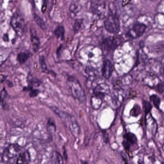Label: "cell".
<instances>
[{
  "label": "cell",
  "mask_w": 164,
  "mask_h": 164,
  "mask_svg": "<svg viewBox=\"0 0 164 164\" xmlns=\"http://www.w3.org/2000/svg\"><path fill=\"white\" fill-rule=\"evenodd\" d=\"M67 83L70 91L74 97L81 103H85L87 99L86 93L79 81L75 78L69 76Z\"/></svg>",
  "instance_id": "6da1fadb"
},
{
  "label": "cell",
  "mask_w": 164,
  "mask_h": 164,
  "mask_svg": "<svg viewBox=\"0 0 164 164\" xmlns=\"http://www.w3.org/2000/svg\"><path fill=\"white\" fill-rule=\"evenodd\" d=\"M20 147L16 144H11L3 151L2 160L4 163H14L17 160L20 152Z\"/></svg>",
  "instance_id": "7a4b0ae2"
},
{
  "label": "cell",
  "mask_w": 164,
  "mask_h": 164,
  "mask_svg": "<svg viewBox=\"0 0 164 164\" xmlns=\"http://www.w3.org/2000/svg\"><path fill=\"white\" fill-rule=\"evenodd\" d=\"M104 28L110 33H118L120 30V22L117 14L111 13L107 16L104 23Z\"/></svg>",
  "instance_id": "3957f363"
},
{
  "label": "cell",
  "mask_w": 164,
  "mask_h": 164,
  "mask_svg": "<svg viewBox=\"0 0 164 164\" xmlns=\"http://www.w3.org/2000/svg\"><path fill=\"white\" fill-rule=\"evenodd\" d=\"M13 29L18 35L24 34L26 28V24L24 18L18 13H15L12 16L10 22Z\"/></svg>",
  "instance_id": "277c9868"
},
{
  "label": "cell",
  "mask_w": 164,
  "mask_h": 164,
  "mask_svg": "<svg viewBox=\"0 0 164 164\" xmlns=\"http://www.w3.org/2000/svg\"><path fill=\"white\" fill-rule=\"evenodd\" d=\"M122 43V39L119 37L110 36L102 42L103 49L106 51H114Z\"/></svg>",
  "instance_id": "5b68a950"
},
{
  "label": "cell",
  "mask_w": 164,
  "mask_h": 164,
  "mask_svg": "<svg viewBox=\"0 0 164 164\" xmlns=\"http://www.w3.org/2000/svg\"><path fill=\"white\" fill-rule=\"evenodd\" d=\"M146 25L141 23L137 22L133 24L132 27L129 29L126 36L131 39H135L143 35L146 30Z\"/></svg>",
  "instance_id": "8992f818"
},
{
  "label": "cell",
  "mask_w": 164,
  "mask_h": 164,
  "mask_svg": "<svg viewBox=\"0 0 164 164\" xmlns=\"http://www.w3.org/2000/svg\"><path fill=\"white\" fill-rule=\"evenodd\" d=\"M137 142V138L135 134L131 132H128L123 136V141L122 142L123 146L125 150L129 153L131 146L136 144Z\"/></svg>",
  "instance_id": "52a82bcc"
},
{
  "label": "cell",
  "mask_w": 164,
  "mask_h": 164,
  "mask_svg": "<svg viewBox=\"0 0 164 164\" xmlns=\"http://www.w3.org/2000/svg\"><path fill=\"white\" fill-rule=\"evenodd\" d=\"M114 70L113 64L109 59H105L103 62L102 67V75L106 79H109L111 76Z\"/></svg>",
  "instance_id": "ba28073f"
},
{
  "label": "cell",
  "mask_w": 164,
  "mask_h": 164,
  "mask_svg": "<svg viewBox=\"0 0 164 164\" xmlns=\"http://www.w3.org/2000/svg\"><path fill=\"white\" fill-rule=\"evenodd\" d=\"M30 161V154L27 151L20 153L16 161V164H28Z\"/></svg>",
  "instance_id": "9c48e42d"
},
{
  "label": "cell",
  "mask_w": 164,
  "mask_h": 164,
  "mask_svg": "<svg viewBox=\"0 0 164 164\" xmlns=\"http://www.w3.org/2000/svg\"><path fill=\"white\" fill-rule=\"evenodd\" d=\"M103 98L96 95H93L91 98V104L92 108L95 110H97L101 107L102 104Z\"/></svg>",
  "instance_id": "30bf717a"
},
{
  "label": "cell",
  "mask_w": 164,
  "mask_h": 164,
  "mask_svg": "<svg viewBox=\"0 0 164 164\" xmlns=\"http://www.w3.org/2000/svg\"><path fill=\"white\" fill-rule=\"evenodd\" d=\"M30 41L34 51L36 52L39 50L41 44L40 39L35 33H32L30 37Z\"/></svg>",
  "instance_id": "8fae6325"
},
{
  "label": "cell",
  "mask_w": 164,
  "mask_h": 164,
  "mask_svg": "<svg viewBox=\"0 0 164 164\" xmlns=\"http://www.w3.org/2000/svg\"><path fill=\"white\" fill-rule=\"evenodd\" d=\"M50 163H54V164L64 163L63 158L62 157L61 154L57 152L54 153L51 157Z\"/></svg>",
  "instance_id": "7c38bea8"
},
{
  "label": "cell",
  "mask_w": 164,
  "mask_h": 164,
  "mask_svg": "<svg viewBox=\"0 0 164 164\" xmlns=\"http://www.w3.org/2000/svg\"><path fill=\"white\" fill-rule=\"evenodd\" d=\"M46 129L48 132L51 134H53L55 132L56 127L54 119L51 118H49L46 124Z\"/></svg>",
  "instance_id": "4fadbf2b"
},
{
  "label": "cell",
  "mask_w": 164,
  "mask_h": 164,
  "mask_svg": "<svg viewBox=\"0 0 164 164\" xmlns=\"http://www.w3.org/2000/svg\"><path fill=\"white\" fill-rule=\"evenodd\" d=\"M65 30L64 27L63 26H58L56 28L54 31V34L57 38H61L63 39L64 38Z\"/></svg>",
  "instance_id": "5bb4252c"
},
{
  "label": "cell",
  "mask_w": 164,
  "mask_h": 164,
  "mask_svg": "<svg viewBox=\"0 0 164 164\" xmlns=\"http://www.w3.org/2000/svg\"><path fill=\"white\" fill-rule=\"evenodd\" d=\"M33 18L37 25H38L40 28H41L42 29H46V25L45 22L40 16L36 14H34L33 15Z\"/></svg>",
  "instance_id": "9a60e30c"
},
{
  "label": "cell",
  "mask_w": 164,
  "mask_h": 164,
  "mask_svg": "<svg viewBox=\"0 0 164 164\" xmlns=\"http://www.w3.org/2000/svg\"><path fill=\"white\" fill-rule=\"evenodd\" d=\"M29 55L28 53L21 52L19 53L17 56V60L20 64L25 63L29 58Z\"/></svg>",
  "instance_id": "2e32d148"
},
{
  "label": "cell",
  "mask_w": 164,
  "mask_h": 164,
  "mask_svg": "<svg viewBox=\"0 0 164 164\" xmlns=\"http://www.w3.org/2000/svg\"><path fill=\"white\" fill-rule=\"evenodd\" d=\"M83 25V20L82 19H77L75 21L73 26V30L76 33H78L82 29Z\"/></svg>",
  "instance_id": "e0dca14e"
},
{
  "label": "cell",
  "mask_w": 164,
  "mask_h": 164,
  "mask_svg": "<svg viewBox=\"0 0 164 164\" xmlns=\"http://www.w3.org/2000/svg\"><path fill=\"white\" fill-rule=\"evenodd\" d=\"M150 98L151 101L152 102L154 106L157 109H159V106H160V103H161V99H160V97H159L157 95H153L151 96Z\"/></svg>",
  "instance_id": "ac0fdd59"
},
{
  "label": "cell",
  "mask_w": 164,
  "mask_h": 164,
  "mask_svg": "<svg viewBox=\"0 0 164 164\" xmlns=\"http://www.w3.org/2000/svg\"><path fill=\"white\" fill-rule=\"evenodd\" d=\"M40 69L42 72H45L47 70V67L45 62V58L43 55L40 56L39 59Z\"/></svg>",
  "instance_id": "d6986e66"
},
{
  "label": "cell",
  "mask_w": 164,
  "mask_h": 164,
  "mask_svg": "<svg viewBox=\"0 0 164 164\" xmlns=\"http://www.w3.org/2000/svg\"><path fill=\"white\" fill-rule=\"evenodd\" d=\"M28 82L29 83V86L33 88V87H37L39 86L42 83V82L37 79V78H28Z\"/></svg>",
  "instance_id": "ffe728a7"
},
{
  "label": "cell",
  "mask_w": 164,
  "mask_h": 164,
  "mask_svg": "<svg viewBox=\"0 0 164 164\" xmlns=\"http://www.w3.org/2000/svg\"><path fill=\"white\" fill-rule=\"evenodd\" d=\"M143 104L145 114L146 116L148 113L150 112L151 110L152 109L153 106L150 102H148L146 100L143 101Z\"/></svg>",
  "instance_id": "44dd1931"
},
{
  "label": "cell",
  "mask_w": 164,
  "mask_h": 164,
  "mask_svg": "<svg viewBox=\"0 0 164 164\" xmlns=\"http://www.w3.org/2000/svg\"><path fill=\"white\" fill-rule=\"evenodd\" d=\"M141 113V109L139 105L136 104L134 105L133 109H131V115L134 117H137L139 116L140 114Z\"/></svg>",
  "instance_id": "7402d4cb"
},
{
  "label": "cell",
  "mask_w": 164,
  "mask_h": 164,
  "mask_svg": "<svg viewBox=\"0 0 164 164\" xmlns=\"http://www.w3.org/2000/svg\"><path fill=\"white\" fill-rule=\"evenodd\" d=\"M40 93V91L36 89H32L29 91V95L30 97L33 98L37 96Z\"/></svg>",
  "instance_id": "603a6c76"
},
{
  "label": "cell",
  "mask_w": 164,
  "mask_h": 164,
  "mask_svg": "<svg viewBox=\"0 0 164 164\" xmlns=\"http://www.w3.org/2000/svg\"><path fill=\"white\" fill-rule=\"evenodd\" d=\"M70 10L73 13H77L79 11V7L75 3H72L69 7Z\"/></svg>",
  "instance_id": "cb8c5ba5"
},
{
  "label": "cell",
  "mask_w": 164,
  "mask_h": 164,
  "mask_svg": "<svg viewBox=\"0 0 164 164\" xmlns=\"http://www.w3.org/2000/svg\"><path fill=\"white\" fill-rule=\"evenodd\" d=\"M42 13H44L47 9V7L48 0H42Z\"/></svg>",
  "instance_id": "d4e9b609"
},
{
  "label": "cell",
  "mask_w": 164,
  "mask_h": 164,
  "mask_svg": "<svg viewBox=\"0 0 164 164\" xmlns=\"http://www.w3.org/2000/svg\"><path fill=\"white\" fill-rule=\"evenodd\" d=\"M7 95V91L6 90L5 88H3V90L1 91V99L4 100V98Z\"/></svg>",
  "instance_id": "484cf974"
},
{
  "label": "cell",
  "mask_w": 164,
  "mask_h": 164,
  "mask_svg": "<svg viewBox=\"0 0 164 164\" xmlns=\"http://www.w3.org/2000/svg\"><path fill=\"white\" fill-rule=\"evenodd\" d=\"M3 40L4 42H7L9 41L8 35L7 34H5L3 35Z\"/></svg>",
  "instance_id": "4316f807"
},
{
  "label": "cell",
  "mask_w": 164,
  "mask_h": 164,
  "mask_svg": "<svg viewBox=\"0 0 164 164\" xmlns=\"http://www.w3.org/2000/svg\"><path fill=\"white\" fill-rule=\"evenodd\" d=\"M163 71H164V68H163Z\"/></svg>",
  "instance_id": "83f0119b"
}]
</instances>
